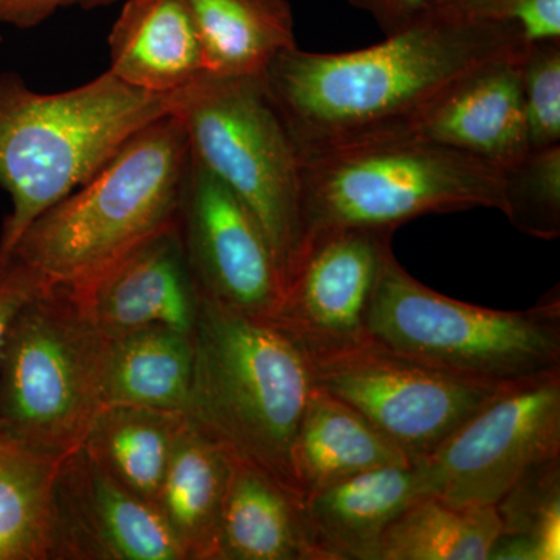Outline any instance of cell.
Instances as JSON below:
<instances>
[{
	"label": "cell",
	"instance_id": "d6a6232c",
	"mask_svg": "<svg viewBox=\"0 0 560 560\" xmlns=\"http://www.w3.org/2000/svg\"><path fill=\"white\" fill-rule=\"evenodd\" d=\"M0 43H2V35H0Z\"/></svg>",
	"mask_w": 560,
	"mask_h": 560
},
{
	"label": "cell",
	"instance_id": "5bb4252c",
	"mask_svg": "<svg viewBox=\"0 0 560 560\" xmlns=\"http://www.w3.org/2000/svg\"><path fill=\"white\" fill-rule=\"evenodd\" d=\"M523 54L471 70L418 116L377 140H422L470 154L500 171L511 167L529 151L521 86Z\"/></svg>",
	"mask_w": 560,
	"mask_h": 560
},
{
	"label": "cell",
	"instance_id": "484cf974",
	"mask_svg": "<svg viewBox=\"0 0 560 560\" xmlns=\"http://www.w3.org/2000/svg\"><path fill=\"white\" fill-rule=\"evenodd\" d=\"M495 510L500 534L489 560H559L560 458L530 467Z\"/></svg>",
	"mask_w": 560,
	"mask_h": 560
},
{
	"label": "cell",
	"instance_id": "9a60e30c",
	"mask_svg": "<svg viewBox=\"0 0 560 560\" xmlns=\"http://www.w3.org/2000/svg\"><path fill=\"white\" fill-rule=\"evenodd\" d=\"M75 290L108 340L151 327L194 335L200 311V291L184 254L178 221Z\"/></svg>",
	"mask_w": 560,
	"mask_h": 560
},
{
	"label": "cell",
	"instance_id": "2e32d148",
	"mask_svg": "<svg viewBox=\"0 0 560 560\" xmlns=\"http://www.w3.org/2000/svg\"><path fill=\"white\" fill-rule=\"evenodd\" d=\"M427 495L415 463L378 467L316 490L304 500L305 523L318 560H377L390 522Z\"/></svg>",
	"mask_w": 560,
	"mask_h": 560
},
{
	"label": "cell",
	"instance_id": "603a6c76",
	"mask_svg": "<svg viewBox=\"0 0 560 560\" xmlns=\"http://www.w3.org/2000/svg\"><path fill=\"white\" fill-rule=\"evenodd\" d=\"M186 418L180 412L105 405L83 448L109 477L154 506Z\"/></svg>",
	"mask_w": 560,
	"mask_h": 560
},
{
	"label": "cell",
	"instance_id": "8fae6325",
	"mask_svg": "<svg viewBox=\"0 0 560 560\" xmlns=\"http://www.w3.org/2000/svg\"><path fill=\"white\" fill-rule=\"evenodd\" d=\"M394 231L345 230L305 245L271 324L312 363L372 341V294Z\"/></svg>",
	"mask_w": 560,
	"mask_h": 560
},
{
	"label": "cell",
	"instance_id": "ffe728a7",
	"mask_svg": "<svg viewBox=\"0 0 560 560\" xmlns=\"http://www.w3.org/2000/svg\"><path fill=\"white\" fill-rule=\"evenodd\" d=\"M410 463L370 420L315 386L293 445L294 474L304 500L353 475Z\"/></svg>",
	"mask_w": 560,
	"mask_h": 560
},
{
	"label": "cell",
	"instance_id": "5b68a950",
	"mask_svg": "<svg viewBox=\"0 0 560 560\" xmlns=\"http://www.w3.org/2000/svg\"><path fill=\"white\" fill-rule=\"evenodd\" d=\"M478 208L503 210V172L436 143L385 139L301 156L302 249L331 232L396 231Z\"/></svg>",
	"mask_w": 560,
	"mask_h": 560
},
{
	"label": "cell",
	"instance_id": "1f68e13d",
	"mask_svg": "<svg viewBox=\"0 0 560 560\" xmlns=\"http://www.w3.org/2000/svg\"><path fill=\"white\" fill-rule=\"evenodd\" d=\"M43 285L38 276L20 261L10 260L0 270V348L13 316Z\"/></svg>",
	"mask_w": 560,
	"mask_h": 560
},
{
	"label": "cell",
	"instance_id": "4316f807",
	"mask_svg": "<svg viewBox=\"0 0 560 560\" xmlns=\"http://www.w3.org/2000/svg\"><path fill=\"white\" fill-rule=\"evenodd\" d=\"M503 172V210L515 230L556 241L560 235V145L529 150Z\"/></svg>",
	"mask_w": 560,
	"mask_h": 560
},
{
	"label": "cell",
	"instance_id": "ba28073f",
	"mask_svg": "<svg viewBox=\"0 0 560 560\" xmlns=\"http://www.w3.org/2000/svg\"><path fill=\"white\" fill-rule=\"evenodd\" d=\"M191 156L259 221L283 287L304 246L301 154L261 77L206 73L173 94Z\"/></svg>",
	"mask_w": 560,
	"mask_h": 560
},
{
	"label": "cell",
	"instance_id": "ac0fdd59",
	"mask_svg": "<svg viewBox=\"0 0 560 560\" xmlns=\"http://www.w3.org/2000/svg\"><path fill=\"white\" fill-rule=\"evenodd\" d=\"M234 463L219 441L184 420L154 506L186 560H215Z\"/></svg>",
	"mask_w": 560,
	"mask_h": 560
},
{
	"label": "cell",
	"instance_id": "7402d4cb",
	"mask_svg": "<svg viewBox=\"0 0 560 560\" xmlns=\"http://www.w3.org/2000/svg\"><path fill=\"white\" fill-rule=\"evenodd\" d=\"M194 335L151 327L109 340L105 405L189 410Z\"/></svg>",
	"mask_w": 560,
	"mask_h": 560
},
{
	"label": "cell",
	"instance_id": "44dd1931",
	"mask_svg": "<svg viewBox=\"0 0 560 560\" xmlns=\"http://www.w3.org/2000/svg\"><path fill=\"white\" fill-rule=\"evenodd\" d=\"M200 38L206 73L261 77L298 47L289 0H184Z\"/></svg>",
	"mask_w": 560,
	"mask_h": 560
},
{
	"label": "cell",
	"instance_id": "277c9868",
	"mask_svg": "<svg viewBox=\"0 0 560 560\" xmlns=\"http://www.w3.org/2000/svg\"><path fill=\"white\" fill-rule=\"evenodd\" d=\"M190 161L178 117L168 113L151 121L86 184L33 221L10 260L44 285L84 289L128 250L178 221Z\"/></svg>",
	"mask_w": 560,
	"mask_h": 560
},
{
	"label": "cell",
	"instance_id": "d6986e66",
	"mask_svg": "<svg viewBox=\"0 0 560 560\" xmlns=\"http://www.w3.org/2000/svg\"><path fill=\"white\" fill-rule=\"evenodd\" d=\"M215 560H318L305 523L304 501L235 459Z\"/></svg>",
	"mask_w": 560,
	"mask_h": 560
},
{
	"label": "cell",
	"instance_id": "9c48e42d",
	"mask_svg": "<svg viewBox=\"0 0 560 560\" xmlns=\"http://www.w3.org/2000/svg\"><path fill=\"white\" fill-rule=\"evenodd\" d=\"M560 458V371L500 389L425 458L427 495L495 504L525 471Z\"/></svg>",
	"mask_w": 560,
	"mask_h": 560
},
{
	"label": "cell",
	"instance_id": "30bf717a",
	"mask_svg": "<svg viewBox=\"0 0 560 560\" xmlns=\"http://www.w3.org/2000/svg\"><path fill=\"white\" fill-rule=\"evenodd\" d=\"M312 366L318 388L370 420L411 463L429 456L503 389L467 381L375 340Z\"/></svg>",
	"mask_w": 560,
	"mask_h": 560
},
{
	"label": "cell",
	"instance_id": "4fadbf2b",
	"mask_svg": "<svg viewBox=\"0 0 560 560\" xmlns=\"http://www.w3.org/2000/svg\"><path fill=\"white\" fill-rule=\"evenodd\" d=\"M51 560H186L160 511L109 477L83 445L54 485Z\"/></svg>",
	"mask_w": 560,
	"mask_h": 560
},
{
	"label": "cell",
	"instance_id": "7a4b0ae2",
	"mask_svg": "<svg viewBox=\"0 0 560 560\" xmlns=\"http://www.w3.org/2000/svg\"><path fill=\"white\" fill-rule=\"evenodd\" d=\"M173 94L136 90L106 70L83 86L40 94L0 73V187L11 212L0 234V270L33 221L86 184L151 121Z\"/></svg>",
	"mask_w": 560,
	"mask_h": 560
},
{
	"label": "cell",
	"instance_id": "3957f363",
	"mask_svg": "<svg viewBox=\"0 0 560 560\" xmlns=\"http://www.w3.org/2000/svg\"><path fill=\"white\" fill-rule=\"evenodd\" d=\"M315 386L312 361L275 324L200 293L186 416L302 501L293 445Z\"/></svg>",
	"mask_w": 560,
	"mask_h": 560
},
{
	"label": "cell",
	"instance_id": "8992f818",
	"mask_svg": "<svg viewBox=\"0 0 560 560\" xmlns=\"http://www.w3.org/2000/svg\"><path fill=\"white\" fill-rule=\"evenodd\" d=\"M368 329L386 348L495 388L560 371L559 290L526 311H492L423 285L393 249L375 283Z\"/></svg>",
	"mask_w": 560,
	"mask_h": 560
},
{
	"label": "cell",
	"instance_id": "f546056e",
	"mask_svg": "<svg viewBox=\"0 0 560 560\" xmlns=\"http://www.w3.org/2000/svg\"><path fill=\"white\" fill-rule=\"evenodd\" d=\"M119 0H0V24L16 28L38 27L60 10L79 7L83 10L105 9Z\"/></svg>",
	"mask_w": 560,
	"mask_h": 560
},
{
	"label": "cell",
	"instance_id": "d4e9b609",
	"mask_svg": "<svg viewBox=\"0 0 560 560\" xmlns=\"http://www.w3.org/2000/svg\"><path fill=\"white\" fill-rule=\"evenodd\" d=\"M499 534L495 504L422 495L389 523L377 560H489Z\"/></svg>",
	"mask_w": 560,
	"mask_h": 560
},
{
	"label": "cell",
	"instance_id": "6da1fadb",
	"mask_svg": "<svg viewBox=\"0 0 560 560\" xmlns=\"http://www.w3.org/2000/svg\"><path fill=\"white\" fill-rule=\"evenodd\" d=\"M528 44L515 25L429 14L366 49L282 51L261 79L305 156L385 138L471 70Z\"/></svg>",
	"mask_w": 560,
	"mask_h": 560
},
{
	"label": "cell",
	"instance_id": "52a82bcc",
	"mask_svg": "<svg viewBox=\"0 0 560 560\" xmlns=\"http://www.w3.org/2000/svg\"><path fill=\"white\" fill-rule=\"evenodd\" d=\"M108 349L80 291L40 287L0 348V430L57 458L77 451L105 407Z\"/></svg>",
	"mask_w": 560,
	"mask_h": 560
},
{
	"label": "cell",
	"instance_id": "f1b7e54d",
	"mask_svg": "<svg viewBox=\"0 0 560 560\" xmlns=\"http://www.w3.org/2000/svg\"><path fill=\"white\" fill-rule=\"evenodd\" d=\"M430 14L448 21L515 25L528 43L560 40V0H434Z\"/></svg>",
	"mask_w": 560,
	"mask_h": 560
},
{
	"label": "cell",
	"instance_id": "7c38bea8",
	"mask_svg": "<svg viewBox=\"0 0 560 560\" xmlns=\"http://www.w3.org/2000/svg\"><path fill=\"white\" fill-rule=\"evenodd\" d=\"M178 224L198 291L231 311L271 319L283 279L267 235L237 195L194 156Z\"/></svg>",
	"mask_w": 560,
	"mask_h": 560
},
{
	"label": "cell",
	"instance_id": "83f0119b",
	"mask_svg": "<svg viewBox=\"0 0 560 560\" xmlns=\"http://www.w3.org/2000/svg\"><path fill=\"white\" fill-rule=\"evenodd\" d=\"M529 150L560 145V40H534L521 60Z\"/></svg>",
	"mask_w": 560,
	"mask_h": 560
},
{
	"label": "cell",
	"instance_id": "cb8c5ba5",
	"mask_svg": "<svg viewBox=\"0 0 560 560\" xmlns=\"http://www.w3.org/2000/svg\"><path fill=\"white\" fill-rule=\"evenodd\" d=\"M61 459L0 430V560H51Z\"/></svg>",
	"mask_w": 560,
	"mask_h": 560
},
{
	"label": "cell",
	"instance_id": "4dcf8cb0",
	"mask_svg": "<svg viewBox=\"0 0 560 560\" xmlns=\"http://www.w3.org/2000/svg\"><path fill=\"white\" fill-rule=\"evenodd\" d=\"M434 0H349L353 9L370 14L383 36L396 35L429 16Z\"/></svg>",
	"mask_w": 560,
	"mask_h": 560
},
{
	"label": "cell",
	"instance_id": "e0dca14e",
	"mask_svg": "<svg viewBox=\"0 0 560 560\" xmlns=\"http://www.w3.org/2000/svg\"><path fill=\"white\" fill-rule=\"evenodd\" d=\"M109 69L136 90L175 94L206 75L184 0H127L108 36Z\"/></svg>",
	"mask_w": 560,
	"mask_h": 560
}]
</instances>
